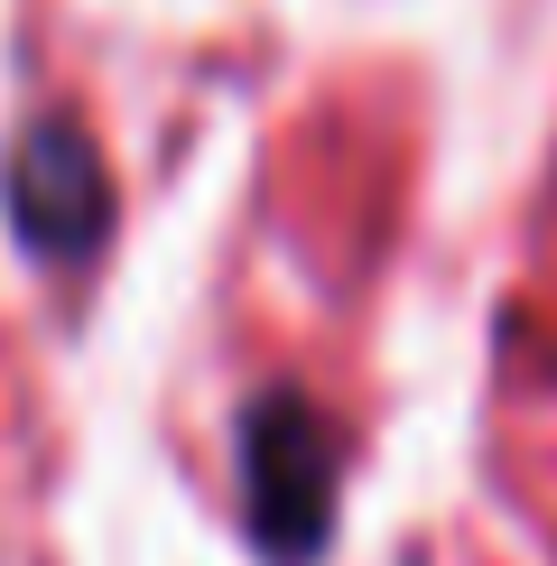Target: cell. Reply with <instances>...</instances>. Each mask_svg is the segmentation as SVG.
<instances>
[{"instance_id":"1","label":"cell","mask_w":557,"mask_h":566,"mask_svg":"<svg viewBox=\"0 0 557 566\" xmlns=\"http://www.w3.org/2000/svg\"><path fill=\"white\" fill-rule=\"evenodd\" d=\"M325 483H335V455H325L316 409L297 390H261L242 409V502H251V530H261L270 557H307L316 548Z\"/></svg>"},{"instance_id":"2","label":"cell","mask_w":557,"mask_h":566,"mask_svg":"<svg viewBox=\"0 0 557 566\" xmlns=\"http://www.w3.org/2000/svg\"><path fill=\"white\" fill-rule=\"evenodd\" d=\"M10 214H19V232H29L46 261H75V251L93 242V223H103V168H93V149L65 122H46V130L19 139Z\"/></svg>"}]
</instances>
